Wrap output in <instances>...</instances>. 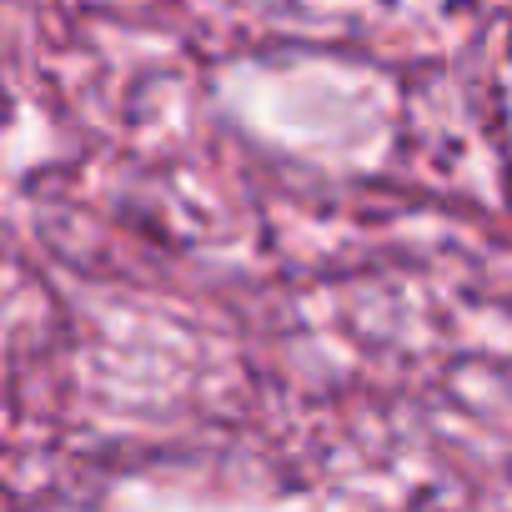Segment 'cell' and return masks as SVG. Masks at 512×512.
Returning <instances> with one entry per match:
<instances>
[]
</instances>
